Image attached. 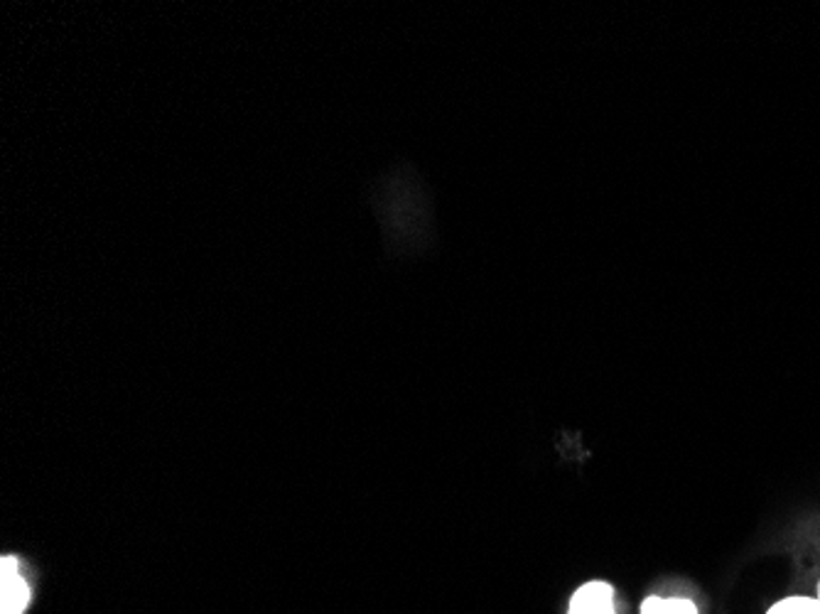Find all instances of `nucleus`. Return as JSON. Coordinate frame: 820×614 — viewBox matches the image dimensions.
<instances>
[{
	"mask_svg": "<svg viewBox=\"0 0 820 614\" xmlns=\"http://www.w3.org/2000/svg\"><path fill=\"white\" fill-rule=\"evenodd\" d=\"M641 614H698V607L686 598H659L651 594L641 604Z\"/></svg>",
	"mask_w": 820,
	"mask_h": 614,
	"instance_id": "7ed1b4c3",
	"label": "nucleus"
},
{
	"mask_svg": "<svg viewBox=\"0 0 820 614\" xmlns=\"http://www.w3.org/2000/svg\"><path fill=\"white\" fill-rule=\"evenodd\" d=\"M818 600H820V582H818Z\"/></svg>",
	"mask_w": 820,
	"mask_h": 614,
	"instance_id": "39448f33",
	"label": "nucleus"
},
{
	"mask_svg": "<svg viewBox=\"0 0 820 614\" xmlns=\"http://www.w3.org/2000/svg\"><path fill=\"white\" fill-rule=\"evenodd\" d=\"M567 614H614V590L610 582L592 580L573 594Z\"/></svg>",
	"mask_w": 820,
	"mask_h": 614,
	"instance_id": "f03ea898",
	"label": "nucleus"
},
{
	"mask_svg": "<svg viewBox=\"0 0 820 614\" xmlns=\"http://www.w3.org/2000/svg\"><path fill=\"white\" fill-rule=\"evenodd\" d=\"M769 614H820L818 598H786L784 602L774 604Z\"/></svg>",
	"mask_w": 820,
	"mask_h": 614,
	"instance_id": "20e7f679",
	"label": "nucleus"
},
{
	"mask_svg": "<svg viewBox=\"0 0 820 614\" xmlns=\"http://www.w3.org/2000/svg\"><path fill=\"white\" fill-rule=\"evenodd\" d=\"M30 604V588L21 573L15 555L0 561V614H23Z\"/></svg>",
	"mask_w": 820,
	"mask_h": 614,
	"instance_id": "f257e3e1",
	"label": "nucleus"
}]
</instances>
